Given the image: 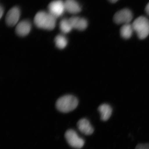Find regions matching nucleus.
Listing matches in <instances>:
<instances>
[{"instance_id": "f8f14e48", "label": "nucleus", "mask_w": 149, "mask_h": 149, "mask_svg": "<svg viewBox=\"0 0 149 149\" xmlns=\"http://www.w3.org/2000/svg\"><path fill=\"white\" fill-rule=\"evenodd\" d=\"M98 111L101 114V119L103 121H107L110 118L112 109L110 106L107 104L101 105L98 108Z\"/></svg>"}, {"instance_id": "2eb2a0df", "label": "nucleus", "mask_w": 149, "mask_h": 149, "mask_svg": "<svg viewBox=\"0 0 149 149\" xmlns=\"http://www.w3.org/2000/svg\"><path fill=\"white\" fill-rule=\"evenodd\" d=\"M54 41L57 47L59 49H64L68 44L67 39L62 35H59L56 36Z\"/></svg>"}, {"instance_id": "39448f33", "label": "nucleus", "mask_w": 149, "mask_h": 149, "mask_svg": "<svg viewBox=\"0 0 149 149\" xmlns=\"http://www.w3.org/2000/svg\"><path fill=\"white\" fill-rule=\"evenodd\" d=\"M132 18L133 14L131 11L128 9H123L116 13L113 17V20L116 24L123 25L130 24Z\"/></svg>"}, {"instance_id": "4468645a", "label": "nucleus", "mask_w": 149, "mask_h": 149, "mask_svg": "<svg viewBox=\"0 0 149 149\" xmlns=\"http://www.w3.org/2000/svg\"><path fill=\"white\" fill-rule=\"evenodd\" d=\"M60 29L64 34L69 33L72 30V27L69 19H63L60 23Z\"/></svg>"}, {"instance_id": "0eeeda50", "label": "nucleus", "mask_w": 149, "mask_h": 149, "mask_svg": "<svg viewBox=\"0 0 149 149\" xmlns=\"http://www.w3.org/2000/svg\"><path fill=\"white\" fill-rule=\"evenodd\" d=\"M20 12L19 9L16 7L10 10L6 16V24L10 27L15 26L18 22L20 17Z\"/></svg>"}, {"instance_id": "f03ea898", "label": "nucleus", "mask_w": 149, "mask_h": 149, "mask_svg": "<svg viewBox=\"0 0 149 149\" xmlns=\"http://www.w3.org/2000/svg\"><path fill=\"white\" fill-rule=\"evenodd\" d=\"M78 104V100L75 97L68 95L58 99L56 103V107L59 111L68 113L75 109Z\"/></svg>"}, {"instance_id": "423d86ee", "label": "nucleus", "mask_w": 149, "mask_h": 149, "mask_svg": "<svg viewBox=\"0 0 149 149\" xmlns=\"http://www.w3.org/2000/svg\"><path fill=\"white\" fill-rule=\"evenodd\" d=\"M49 13L56 18L61 16L65 11L64 2L61 0H56L51 2L48 6Z\"/></svg>"}, {"instance_id": "9b49d317", "label": "nucleus", "mask_w": 149, "mask_h": 149, "mask_svg": "<svg viewBox=\"0 0 149 149\" xmlns=\"http://www.w3.org/2000/svg\"><path fill=\"white\" fill-rule=\"evenodd\" d=\"M64 4L65 10L70 13L76 14L81 11L80 6L75 0H66Z\"/></svg>"}, {"instance_id": "9d476101", "label": "nucleus", "mask_w": 149, "mask_h": 149, "mask_svg": "<svg viewBox=\"0 0 149 149\" xmlns=\"http://www.w3.org/2000/svg\"><path fill=\"white\" fill-rule=\"evenodd\" d=\"M78 129L83 134L91 135L94 132V128L92 127L89 120L85 118L80 119L77 123Z\"/></svg>"}, {"instance_id": "1a4fd4ad", "label": "nucleus", "mask_w": 149, "mask_h": 149, "mask_svg": "<svg viewBox=\"0 0 149 149\" xmlns=\"http://www.w3.org/2000/svg\"><path fill=\"white\" fill-rule=\"evenodd\" d=\"M69 19L73 29L82 31L85 30L88 27V22L85 18L73 17Z\"/></svg>"}, {"instance_id": "f3484780", "label": "nucleus", "mask_w": 149, "mask_h": 149, "mask_svg": "<svg viewBox=\"0 0 149 149\" xmlns=\"http://www.w3.org/2000/svg\"><path fill=\"white\" fill-rule=\"evenodd\" d=\"M3 9L2 7H1V9H0V17H1V18L2 17V15H3Z\"/></svg>"}, {"instance_id": "6e6552de", "label": "nucleus", "mask_w": 149, "mask_h": 149, "mask_svg": "<svg viewBox=\"0 0 149 149\" xmlns=\"http://www.w3.org/2000/svg\"><path fill=\"white\" fill-rule=\"evenodd\" d=\"M31 29V25L30 22L27 20H23L17 24L15 31L19 36L24 37L29 34Z\"/></svg>"}, {"instance_id": "f257e3e1", "label": "nucleus", "mask_w": 149, "mask_h": 149, "mask_svg": "<svg viewBox=\"0 0 149 149\" xmlns=\"http://www.w3.org/2000/svg\"><path fill=\"white\" fill-rule=\"evenodd\" d=\"M56 18L49 13L40 11L34 18V22L38 28L52 30L55 27Z\"/></svg>"}, {"instance_id": "dca6fc26", "label": "nucleus", "mask_w": 149, "mask_h": 149, "mask_svg": "<svg viewBox=\"0 0 149 149\" xmlns=\"http://www.w3.org/2000/svg\"><path fill=\"white\" fill-rule=\"evenodd\" d=\"M135 149H149V144H139Z\"/></svg>"}, {"instance_id": "6ab92c4d", "label": "nucleus", "mask_w": 149, "mask_h": 149, "mask_svg": "<svg viewBox=\"0 0 149 149\" xmlns=\"http://www.w3.org/2000/svg\"><path fill=\"white\" fill-rule=\"evenodd\" d=\"M109 1L111 2L114 3L116 2L118 0H109Z\"/></svg>"}, {"instance_id": "ddd939ff", "label": "nucleus", "mask_w": 149, "mask_h": 149, "mask_svg": "<svg viewBox=\"0 0 149 149\" xmlns=\"http://www.w3.org/2000/svg\"><path fill=\"white\" fill-rule=\"evenodd\" d=\"M133 30L132 24H123L120 29V35L124 39H129L133 35Z\"/></svg>"}, {"instance_id": "a211bd4d", "label": "nucleus", "mask_w": 149, "mask_h": 149, "mask_svg": "<svg viewBox=\"0 0 149 149\" xmlns=\"http://www.w3.org/2000/svg\"><path fill=\"white\" fill-rule=\"evenodd\" d=\"M146 11L147 14L149 15V3L146 7Z\"/></svg>"}, {"instance_id": "7ed1b4c3", "label": "nucleus", "mask_w": 149, "mask_h": 149, "mask_svg": "<svg viewBox=\"0 0 149 149\" xmlns=\"http://www.w3.org/2000/svg\"><path fill=\"white\" fill-rule=\"evenodd\" d=\"M133 30L141 40H144L149 35V20L144 16L136 18L133 24Z\"/></svg>"}, {"instance_id": "20e7f679", "label": "nucleus", "mask_w": 149, "mask_h": 149, "mask_svg": "<svg viewBox=\"0 0 149 149\" xmlns=\"http://www.w3.org/2000/svg\"><path fill=\"white\" fill-rule=\"evenodd\" d=\"M65 136L68 143L71 147L75 148L80 149L84 146L85 141L78 136L74 130H67Z\"/></svg>"}]
</instances>
